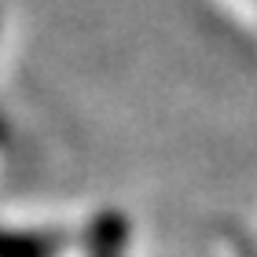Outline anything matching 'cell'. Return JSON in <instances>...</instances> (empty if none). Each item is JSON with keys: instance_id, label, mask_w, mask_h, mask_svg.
Wrapping results in <instances>:
<instances>
[{"instance_id": "cell-1", "label": "cell", "mask_w": 257, "mask_h": 257, "mask_svg": "<svg viewBox=\"0 0 257 257\" xmlns=\"http://www.w3.org/2000/svg\"><path fill=\"white\" fill-rule=\"evenodd\" d=\"M125 235L128 224L118 213H103L92 224V239H88V257H121L125 253Z\"/></svg>"}, {"instance_id": "cell-2", "label": "cell", "mask_w": 257, "mask_h": 257, "mask_svg": "<svg viewBox=\"0 0 257 257\" xmlns=\"http://www.w3.org/2000/svg\"><path fill=\"white\" fill-rule=\"evenodd\" d=\"M0 257H52V242L41 235L0 228Z\"/></svg>"}]
</instances>
